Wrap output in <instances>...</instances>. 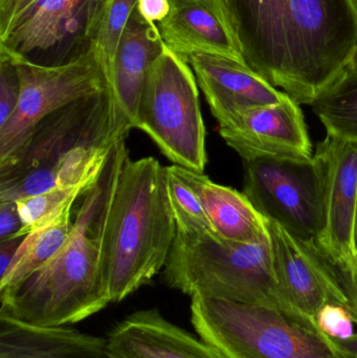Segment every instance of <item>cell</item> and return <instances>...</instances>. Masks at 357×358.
<instances>
[{
	"label": "cell",
	"mask_w": 357,
	"mask_h": 358,
	"mask_svg": "<svg viewBox=\"0 0 357 358\" xmlns=\"http://www.w3.org/2000/svg\"><path fill=\"white\" fill-rule=\"evenodd\" d=\"M243 62L298 104L343 77L357 45L350 0H217Z\"/></svg>",
	"instance_id": "6da1fadb"
},
{
	"label": "cell",
	"mask_w": 357,
	"mask_h": 358,
	"mask_svg": "<svg viewBox=\"0 0 357 358\" xmlns=\"http://www.w3.org/2000/svg\"><path fill=\"white\" fill-rule=\"evenodd\" d=\"M129 152L113 147L100 178L86 192L61 250L23 281L0 290V317L34 327H60L87 319L111 303L96 237V221Z\"/></svg>",
	"instance_id": "7a4b0ae2"
},
{
	"label": "cell",
	"mask_w": 357,
	"mask_h": 358,
	"mask_svg": "<svg viewBox=\"0 0 357 358\" xmlns=\"http://www.w3.org/2000/svg\"><path fill=\"white\" fill-rule=\"evenodd\" d=\"M128 134L110 92L54 111L0 161V201L56 187L94 185L113 147Z\"/></svg>",
	"instance_id": "3957f363"
},
{
	"label": "cell",
	"mask_w": 357,
	"mask_h": 358,
	"mask_svg": "<svg viewBox=\"0 0 357 358\" xmlns=\"http://www.w3.org/2000/svg\"><path fill=\"white\" fill-rule=\"evenodd\" d=\"M166 167L154 157L125 159L96 221L111 303L148 285L163 269L176 237Z\"/></svg>",
	"instance_id": "277c9868"
},
{
	"label": "cell",
	"mask_w": 357,
	"mask_h": 358,
	"mask_svg": "<svg viewBox=\"0 0 357 358\" xmlns=\"http://www.w3.org/2000/svg\"><path fill=\"white\" fill-rule=\"evenodd\" d=\"M166 285L190 296L278 309L318 326L285 300L275 273L270 236L242 243L220 236L177 229L163 269Z\"/></svg>",
	"instance_id": "5b68a950"
},
{
	"label": "cell",
	"mask_w": 357,
	"mask_h": 358,
	"mask_svg": "<svg viewBox=\"0 0 357 358\" xmlns=\"http://www.w3.org/2000/svg\"><path fill=\"white\" fill-rule=\"evenodd\" d=\"M191 323L221 358H349L319 326L278 309L192 296Z\"/></svg>",
	"instance_id": "8992f818"
},
{
	"label": "cell",
	"mask_w": 357,
	"mask_h": 358,
	"mask_svg": "<svg viewBox=\"0 0 357 358\" xmlns=\"http://www.w3.org/2000/svg\"><path fill=\"white\" fill-rule=\"evenodd\" d=\"M174 165L203 173L205 127L194 71L166 45L151 69L140 99L138 125Z\"/></svg>",
	"instance_id": "52a82bcc"
},
{
	"label": "cell",
	"mask_w": 357,
	"mask_h": 358,
	"mask_svg": "<svg viewBox=\"0 0 357 358\" xmlns=\"http://www.w3.org/2000/svg\"><path fill=\"white\" fill-rule=\"evenodd\" d=\"M12 57L20 77V98L10 119L0 127V161L10 157L46 115L75 101L109 92L90 48L71 62L54 66Z\"/></svg>",
	"instance_id": "ba28073f"
},
{
	"label": "cell",
	"mask_w": 357,
	"mask_h": 358,
	"mask_svg": "<svg viewBox=\"0 0 357 358\" xmlns=\"http://www.w3.org/2000/svg\"><path fill=\"white\" fill-rule=\"evenodd\" d=\"M245 164L243 193L259 213L298 239L318 246L320 178L314 159H262Z\"/></svg>",
	"instance_id": "9c48e42d"
},
{
	"label": "cell",
	"mask_w": 357,
	"mask_h": 358,
	"mask_svg": "<svg viewBox=\"0 0 357 358\" xmlns=\"http://www.w3.org/2000/svg\"><path fill=\"white\" fill-rule=\"evenodd\" d=\"M101 0H37L15 20L0 50L40 65L65 64L89 50L87 29Z\"/></svg>",
	"instance_id": "30bf717a"
},
{
	"label": "cell",
	"mask_w": 357,
	"mask_h": 358,
	"mask_svg": "<svg viewBox=\"0 0 357 358\" xmlns=\"http://www.w3.org/2000/svg\"><path fill=\"white\" fill-rule=\"evenodd\" d=\"M312 159L320 178L318 246L333 266H343L356 257L357 142L327 134Z\"/></svg>",
	"instance_id": "8fae6325"
},
{
	"label": "cell",
	"mask_w": 357,
	"mask_h": 358,
	"mask_svg": "<svg viewBox=\"0 0 357 358\" xmlns=\"http://www.w3.org/2000/svg\"><path fill=\"white\" fill-rule=\"evenodd\" d=\"M266 225L275 273L287 303L316 323V315L326 305L348 309L335 266L318 246L298 239L270 219H266Z\"/></svg>",
	"instance_id": "7c38bea8"
},
{
	"label": "cell",
	"mask_w": 357,
	"mask_h": 358,
	"mask_svg": "<svg viewBox=\"0 0 357 358\" xmlns=\"http://www.w3.org/2000/svg\"><path fill=\"white\" fill-rule=\"evenodd\" d=\"M218 124L221 138L245 163L262 159L310 161L314 157L303 113L289 96L278 104L233 113Z\"/></svg>",
	"instance_id": "4fadbf2b"
},
{
	"label": "cell",
	"mask_w": 357,
	"mask_h": 358,
	"mask_svg": "<svg viewBox=\"0 0 357 358\" xmlns=\"http://www.w3.org/2000/svg\"><path fill=\"white\" fill-rule=\"evenodd\" d=\"M217 121L245 109L278 104L287 98L242 61L209 52L184 57Z\"/></svg>",
	"instance_id": "5bb4252c"
},
{
	"label": "cell",
	"mask_w": 357,
	"mask_h": 358,
	"mask_svg": "<svg viewBox=\"0 0 357 358\" xmlns=\"http://www.w3.org/2000/svg\"><path fill=\"white\" fill-rule=\"evenodd\" d=\"M166 44L156 24L132 13L117 46L111 96L128 132L138 125V108L147 79Z\"/></svg>",
	"instance_id": "9a60e30c"
},
{
	"label": "cell",
	"mask_w": 357,
	"mask_h": 358,
	"mask_svg": "<svg viewBox=\"0 0 357 358\" xmlns=\"http://www.w3.org/2000/svg\"><path fill=\"white\" fill-rule=\"evenodd\" d=\"M112 358H221L211 346L168 321L159 309L136 311L107 338Z\"/></svg>",
	"instance_id": "2e32d148"
},
{
	"label": "cell",
	"mask_w": 357,
	"mask_h": 358,
	"mask_svg": "<svg viewBox=\"0 0 357 358\" xmlns=\"http://www.w3.org/2000/svg\"><path fill=\"white\" fill-rule=\"evenodd\" d=\"M169 2V14L157 27L170 50L182 58L201 52L243 62L217 4L207 0Z\"/></svg>",
	"instance_id": "e0dca14e"
},
{
	"label": "cell",
	"mask_w": 357,
	"mask_h": 358,
	"mask_svg": "<svg viewBox=\"0 0 357 358\" xmlns=\"http://www.w3.org/2000/svg\"><path fill=\"white\" fill-rule=\"evenodd\" d=\"M172 168L201 200L216 235L242 243L268 237L265 217L245 193L218 185L205 174L176 165Z\"/></svg>",
	"instance_id": "ac0fdd59"
},
{
	"label": "cell",
	"mask_w": 357,
	"mask_h": 358,
	"mask_svg": "<svg viewBox=\"0 0 357 358\" xmlns=\"http://www.w3.org/2000/svg\"><path fill=\"white\" fill-rule=\"evenodd\" d=\"M0 358H112L107 338L73 328L34 327L0 317Z\"/></svg>",
	"instance_id": "d6986e66"
},
{
	"label": "cell",
	"mask_w": 357,
	"mask_h": 358,
	"mask_svg": "<svg viewBox=\"0 0 357 358\" xmlns=\"http://www.w3.org/2000/svg\"><path fill=\"white\" fill-rule=\"evenodd\" d=\"M71 212V208H68L52 222L27 235L12 264L0 277V290L8 289L20 283L61 250L73 227Z\"/></svg>",
	"instance_id": "ffe728a7"
},
{
	"label": "cell",
	"mask_w": 357,
	"mask_h": 358,
	"mask_svg": "<svg viewBox=\"0 0 357 358\" xmlns=\"http://www.w3.org/2000/svg\"><path fill=\"white\" fill-rule=\"evenodd\" d=\"M138 0H101L87 29L89 48L96 55L109 92L117 46Z\"/></svg>",
	"instance_id": "44dd1931"
},
{
	"label": "cell",
	"mask_w": 357,
	"mask_h": 358,
	"mask_svg": "<svg viewBox=\"0 0 357 358\" xmlns=\"http://www.w3.org/2000/svg\"><path fill=\"white\" fill-rule=\"evenodd\" d=\"M312 106L327 134L357 142V75H344Z\"/></svg>",
	"instance_id": "7402d4cb"
},
{
	"label": "cell",
	"mask_w": 357,
	"mask_h": 358,
	"mask_svg": "<svg viewBox=\"0 0 357 358\" xmlns=\"http://www.w3.org/2000/svg\"><path fill=\"white\" fill-rule=\"evenodd\" d=\"M92 185L56 187L43 193L16 200L23 224L17 237L29 235L52 222L65 210L73 208L75 200L85 194Z\"/></svg>",
	"instance_id": "603a6c76"
},
{
	"label": "cell",
	"mask_w": 357,
	"mask_h": 358,
	"mask_svg": "<svg viewBox=\"0 0 357 358\" xmlns=\"http://www.w3.org/2000/svg\"><path fill=\"white\" fill-rule=\"evenodd\" d=\"M167 189L177 229L216 234L196 194L174 171L166 167Z\"/></svg>",
	"instance_id": "cb8c5ba5"
},
{
	"label": "cell",
	"mask_w": 357,
	"mask_h": 358,
	"mask_svg": "<svg viewBox=\"0 0 357 358\" xmlns=\"http://www.w3.org/2000/svg\"><path fill=\"white\" fill-rule=\"evenodd\" d=\"M20 77L16 61L0 50V127L14 113L20 98Z\"/></svg>",
	"instance_id": "d4e9b609"
},
{
	"label": "cell",
	"mask_w": 357,
	"mask_h": 358,
	"mask_svg": "<svg viewBox=\"0 0 357 358\" xmlns=\"http://www.w3.org/2000/svg\"><path fill=\"white\" fill-rule=\"evenodd\" d=\"M319 328L329 338H346L354 334V319L345 307L326 305L316 317Z\"/></svg>",
	"instance_id": "484cf974"
},
{
	"label": "cell",
	"mask_w": 357,
	"mask_h": 358,
	"mask_svg": "<svg viewBox=\"0 0 357 358\" xmlns=\"http://www.w3.org/2000/svg\"><path fill=\"white\" fill-rule=\"evenodd\" d=\"M340 284L348 301V310L357 325V258L343 266L335 267Z\"/></svg>",
	"instance_id": "4316f807"
},
{
	"label": "cell",
	"mask_w": 357,
	"mask_h": 358,
	"mask_svg": "<svg viewBox=\"0 0 357 358\" xmlns=\"http://www.w3.org/2000/svg\"><path fill=\"white\" fill-rule=\"evenodd\" d=\"M23 224L16 201H0V240L17 237Z\"/></svg>",
	"instance_id": "83f0119b"
},
{
	"label": "cell",
	"mask_w": 357,
	"mask_h": 358,
	"mask_svg": "<svg viewBox=\"0 0 357 358\" xmlns=\"http://www.w3.org/2000/svg\"><path fill=\"white\" fill-rule=\"evenodd\" d=\"M37 0H0V40L3 39L17 18Z\"/></svg>",
	"instance_id": "f1b7e54d"
},
{
	"label": "cell",
	"mask_w": 357,
	"mask_h": 358,
	"mask_svg": "<svg viewBox=\"0 0 357 358\" xmlns=\"http://www.w3.org/2000/svg\"><path fill=\"white\" fill-rule=\"evenodd\" d=\"M136 8L147 21L155 24L169 14L170 2L169 0H138Z\"/></svg>",
	"instance_id": "f546056e"
},
{
	"label": "cell",
	"mask_w": 357,
	"mask_h": 358,
	"mask_svg": "<svg viewBox=\"0 0 357 358\" xmlns=\"http://www.w3.org/2000/svg\"><path fill=\"white\" fill-rule=\"evenodd\" d=\"M25 237L27 236L0 240V277L6 273L10 265L12 264L19 248L24 241Z\"/></svg>",
	"instance_id": "4dcf8cb0"
},
{
	"label": "cell",
	"mask_w": 357,
	"mask_h": 358,
	"mask_svg": "<svg viewBox=\"0 0 357 358\" xmlns=\"http://www.w3.org/2000/svg\"><path fill=\"white\" fill-rule=\"evenodd\" d=\"M329 338L333 344L346 357L357 358V334H354L346 338Z\"/></svg>",
	"instance_id": "1f68e13d"
},
{
	"label": "cell",
	"mask_w": 357,
	"mask_h": 358,
	"mask_svg": "<svg viewBox=\"0 0 357 358\" xmlns=\"http://www.w3.org/2000/svg\"><path fill=\"white\" fill-rule=\"evenodd\" d=\"M344 75H357V45L350 57L349 62H348L347 69H346ZM343 75V76H344Z\"/></svg>",
	"instance_id": "d6a6232c"
},
{
	"label": "cell",
	"mask_w": 357,
	"mask_h": 358,
	"mask_svg": "<svg viewBox=\"0 0 357 358\" xmlns=\"http://www.w3.org/2000/svg\"><path fill=\"white\" fill-rule=\"evenodd\" d=\"M354 256H356L357 258V208L354 225Z\"/></svg>",
	"instance_id": "836d02e7"
},
{
	"label": "cell",
	"mask_w": 357,
	"mask_h": 358,
	"mask_svg": "<svg viewBox=\"0 0 357 358\" xmlns=\"http://www.w3.org/2000/svg\"><path fill=\"white\" fill-rule=\"evenodd\" d=\"M351 2L352 6H354V10H356L357 14V0H350Z\"/></svg>",
	"instance_id": "e575fe53"
},
{
	"label": "cell",
	"mask_w": 357,
	"mask_h": 358,
	"mask_svg": "<svg viewBox=\"0 0 357 358\" xmlns=\"http://www.w3.org/2000/svg\"><path fill=\"white\" fill-rule=\"evenodd\" d=\"M207 1L212 2V3H215V4H217V6H218L217 0H207Z\"/></svg>",
	"instance_id": "d590c367"
}]
</instances>
